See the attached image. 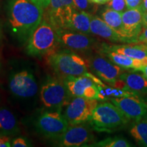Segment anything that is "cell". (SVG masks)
Masks as SVG:
<instances>
[{
	"label": "cell",
	"instance_id": "6da1fadb",
	"mask_svg": "<svg viewBox=\"0 0 147 147\" xmlns=\"http://www.w3.org/2000/svg\"><path fill=\"white\" fill-rule=\"evenodd\" d=\"M43 10L32 0H8L9 28L20 43L27 44L42 21Z\"/></svg>",
	"mask_w": 147,
	"mask_h": 147
},
{
	"label": "cell",
	"instance_id": "7a4b0ae2",
	"mask_svg": "<svg viewBox=\"0 0 147 147\" xmlns=\"http://www.w3.org/2000/svg\"><path fill=\"white\" fill-rule=\"evenodd\" d=\"M47 61L55 73L63 78L84 76L89 69L87 60L68 50H56L47 55Z\"/></svg>",
	"mask_w": 147,
	"mask_h": 147
},
{
	"label": "cell",
	"instance_id": "3957f363",
	"mask_svg": "<svg viewBox=\"0 0 147 147\" xmlns=\"http://www.w3.org/2000/svg\"><path fill=\"white\" fill-rule=\"evenodd\" d=\"M26 45L27 55L37 57L47 56L57 50L60 45L57 29L47 20H42Z\"/></svg>",
	"mask_w": 147,
	"mask_h": 147
},
{
	"label": "cell",
	"instance_id": "277c9868",
	"mask_svg": "<svg viewBox=\"0 0 147 147\" xmlns=\"http://www.w3.org/2000/svg\"><path fill=\"white\" fill-rule=\"evenodd\" d=\"M129 119L119 108L112 102L98 104L88 121L91 127L98 132H113L123 127Z\"/></svg>",
	"mask_w": 147,
	"mask_h": 147
},
{
	"label": "cell",
	"instance_id": "5b68a950",
	"mask_svg": "<svg viewBox=\"0 0 147 147\" xmlns=\"http://www.w3.org/2000/svg\"><path fill=\"white\" fill-rule=\"evenodd\" d=\"M40 100L46 108L60 110L67 106L71 97L63 80L49 78L42 84L40 91Z\"/></svg>",
	"mask_w": 147,
	"mask_h": 147
},
{
	"label": "cell",
	"instance_id": "8992f818",
	"mask_svg": "<svg viewBox=\"0 0 147 147\" xmlns=\"http://www.w3.org/2000/svg\"><path fill=\"white\" fill-rule=\"evenodd\" d=\"M9 91L19 99H30L38 92V85L34 74L28 69L12 72L8 78Z\"/></svg>",
	"mask_w": 147,
	"mask_h": 147
},
{
	"label": "cell",
	"instance_id": "52a82bcc",
	"mask_svg": "<svg viewBox=\"0 0 147 147\" xmlns=\"http://www.w3.org/2000/svg\"><path fill=\"white\" fill-rule=\"evenodd\" d=\"M67 119L62 115L61 110H53L45 112L36 121V129L43 136L54 139L66 131L69 127Z\"/></svg>",
	"mask_w": 147,
	"mask_h": 147
},
{
	"label": "cell",
	"instance_id": "ba28073f",
	"mask_svg": "<svg viewBox=\"0 0 147 147\" xmlns=\"http://www.w3.org/2000/svg\"><path fill=\"white\" fill-rule=\"evenodd\" d=\"M97 105L98 100L95 99L74 97L66 106L63 115L69 125L84 123L90 120Z\"/></svg>",
	"mask_w": 147,
	"mask_h": 147
},
{
	"label": "cell",
	"instance_id": "9c48e42d",
	"mask_svg": "<svg viewBox=\"0 0 147 147\" xmlns=\"http://www.w3.org/2000/svg\"><path fill=\"white\" fill-rule=\"evenodd\" d=\"M48 10V21L56 29H67L76 10L74 0H51Z\"/></svg>",
	"mask_w": 147,
	"mask_h": 147
},
{
	"label": "cell",
	"instance_id": "30bf717a",
	"mask_svg": "<svg viewBox=\"0 0 147 147\" xmlns=\"http://www.w3.org/2000/svg\"><path fill=\"white\" fill-rule=\"evenodd\" d=\"M89 68L101 80L112 86L123 72V68L116 65L110 59L95 55L87 59Z\"/></svg>",
	"mask_w": 147,
	"mask_h": 147
},
{
	"label": "cell",
	"instance_id": "8fae6325",
	"mask_svg": "<svg viewBox=\"0 0 147 147\" xmlns=\"http://www.w3.org/2000/svg\"><path fill=\"white\" fill-rule=\"evenodd\" d=\"M93 139L91 129L84 123L70 125L65 132L53 139L54 144L61 147L84 146Z\"/></svg>",
	"mask_w": 147,
	"mask_h": 147
},
{
	"label": "cell",
	"instance_id": "7c38bea8",
	"mask_svg": "<svg viewBox=\"0 0 147 147\" xmlns=\"http://www.w3.org/2000/svg\"><path fill=\"white\" fill-rule=\"evenodd\" d=\"M63 82L71 97H82L87 99H98L97 84L86 76H67Z\"/></svg>",
	"mask_w": 147,
	"mask_h": 147
},
{
	"label": "cell",
	"instance_id": "4fadbf2b",
	"mask_svg": "<svg viewBox=\"0 0 147 147\" xmlns=\"http://www.w3.org/2000/svg\"><path fill=\"white\" fill-rule=\"evenodd\" d=\"M110 101L123 113L129 120L138 121L147 115V104L140 95L112 98Z\"/></svg>",
	"mask_w": 147,
	"mask_h": 147
},
{
	"label": "cell",
	"instance_id": "5bb4252c",
	"mask_svg": "<svg viewBox=\"0 0 147 147\" xmlns=\"http://www.w3.org/2000/svg\"><path fill=\"white\" fill-rule=\"evenodd\" d=\"M57 32L60 45L70 50L84 52L91 50L96 45L97 40L89 34L68 29H57Z\"/></svg>",
	"mask_w": 147,
	"mask_h": 147
},
{
	"label": "cell",
	"instance_id": "9a60e30c",
	"mask_svg": "<svg viewBox=\"0 0 147 147\" xmlns=\"http://www.w3.org/2000/svg\"><path fill=\"white\" fill-rule=\"evenodd\" d=\"M144 12L140 8L129 9L122 13L123 29L125 38L131 42H137L142 28Z\"/></svg>",
	"mask_w": 147,
	"mask_h": 147
},
{
	"label": "cell",
	"instance_id": "2e32d148",
	"mask_svg": "<svg viewBox=\"0 0 147 147\" xmlns=\"http://www.w3.org/2000/svg\"><path fill=\"white\" fill-rule=\"evenodd\" d=\"M91 34L113 43H130L127 39L116 32L97 16L91 15Z\"/></svg>",
	"mask_w": 147,
	"mask_h": 147
},
{
	"label": "cell",
	"instance_id": "e0dca14e",
	"mask_svg": "<svg viewBox=\"0 0 147 147\" xmlns=\"http://www.w3.org/2000/svg\"><path fill=\"white\" fill-rule=\"evenodd\" d=\"M101 52L105 55L106 57L113 63L125 69H132L134 70H140L147 65V57L142 59H138L129 57L126 55L119 54L114 51L104 50V49H101Z\"/></svg>",
	"mask_w": 147,
	"mask_h": 147
},
{
	"label": "cell",
	"instance_id": "ac0fdd59",
	"mask_svg": "<svg viewBox=\"0 0 147 147\" xmlns=\"http://www.w3.org/2000/svg\"><path fill=\"white\" fill-rule=\"evenodd\" d=\"M101 49L114 51L138 59H142L147 57V46L144 44L141 45H113L102 44Z\"/></svg>",
	"mask_w": 147,
	"mask_h": 147
},
{
	"label": "cell",
	"instance_id": "d6986e66",
	"mask_svg": "<svg viewBox=\"0 0 147 147\" xmlns=\"http://www.w3.org/2000/svg\"><path fill=\"white\" fill-rule=\"evenodd\" d=\"M91 14L76 9L71 16L67 29L74 32L91 34Z\"/></svg>",
	"mask_w": 147,
	"mask_h": 147
},
{
	"label": "cell",
	"instance_id": "ffe728a7",
	"mask_svg": "<svg viewBox=\"0 0 147 147\" xmlns=\"http://www.w3.org/2000/svg\"><path fill=\"white\" fill-rule=\"evenodd\" d=\"M20 131L18 122L10 110L0 108V135L10 136Z\"/></svg>",
	"mask_w": 147,
	"mask_h": 147
},
{
	"label": "cell",
	"instance_id": "44dd1931",
	"mask_svg": "<svg viewBox=\"0 0 147 147\" xmlns=\"http://www.w3.org/2000/svg\"><path fill=\"white\" fill-rule=\"evenodd\" d=\"M119 78L124 80L131 89L140 96L147 95V79L137 73H123Z\"/></svg>",
	"mask_w": 147,
	"mask_h": 147
},
{
	"label": "cell",
	"instance_id": "7402d4cb",
	"mask_svg": "<svg viewBox=\"0 0 147 147\" xmlns=\"http://www.w3.org/2000/svg\"><path fill=\"white\" fill-rule=\"evenodd\" d=\"M102 18L116 32H117L119 34L123 37L125 38L123 34V21H122V13L117 12L108 8H106L102 11L101 13ZM126 39L127 38H125ZM128 40V39H127ZM130 42L129 40H128Z\"/></svg>",
	"mask_w": 147,
	"mask_h": 147
},
{
	"label": "cell",
	"instance_id": "603a6c76",
	"mask_svg": "<svg viewBox=\"0 0 147 147\" xmlns=\"http://www.w3.org/2000/svg\"><path fill=\"white\" fill-rule=\"evenodd\" d=\"M129 133L138 144L147 146V115L141 120L136 121Z\"/></svg>",
	"mask_w": 147,
	"mask_h": 147
},
{
	"label": "cell",
	"instance_id": "cb8c5ba5",
	"mask_svg": "<svg viewBox=\"0 0 147 147\" xmlns=\"http://www.w3.org/2000/svg\"><path fill=\"white\" fill-rule=\"evenodd\" d=\"M91 146H100V147H129L131 146L130 143L123 138L119 136L110 137L107 138L97 142Z\"/></svg>",
	"mask_w": 147,
	"mask_h": 147
},
{
	"label": "cell",
	"instance_id": "d4e9b609",
	"mask_svg": "<svg viewBox=\"0 0 147 147\" xmlns=\"http://www.w3.org/2000/svg\"><path fill=\"white\" fill-rule=\"evenodd\" d=\"M77 10L87 12L91 14L95 9V3L90 2L89 0H74Z\"/></svg>",
	"mask_w": 147,
	"mask_h": 147
},
{
	"label": "cell",
	"instance_id": "484cf974",
	"mask_svg": "<svg viewBox=\"0 0 147 147\" xmlns=\"http://www.w3.org/2000/svg\"><path fill=\"white\" fill-rule=\"evenodd\" d=\"M107 8L123 13L127 8L125 1V0H110L107 2Z\"/></svg>",
	"mask_w": 147,
	"mask_h": 147
},
{
	"label": "cell",
	"instance_id": "4316f807",
	"mask_svg": "<svg viewBox=\"0 0 147 147\" xmlns=\"http://www.w3.org/2000/svg\"><path fill=\"white\" fill-rule=\"evenodd\" d=\"M28 139L24 137H17L12 141V146L13 147H27L32 146Z\"/></svg>",
	"mask_w": 147,
	"mask_h": 147
},
{
	"label": "cell",
	"instance_id": "83f0119b",
	"mask_svg": "<svg viewBox=\"0 0 147 147\" xmlns=\"http://www.w3.org/2000/svg\"><path fill=\"white\" fill-rule=\"evenodd\" d=\"M126 3L127 9H134L140 8L142 0H125Z\"/></svg>",
	"mask_w": 147,
	"mask_h": 147
},
{
	"label": "cell",
	"instance_id": "f1b7e54d",
	"mask_svg": "<svg viewBox=\"0 0 147 147\" xmlns=\"http://www.w3.org/2000/svg\"><path fill=\"white\" fill-rule=\"evenodd\" d=\"M12 146V141L8 136L0 135V147Z\"/></svg>",
	"mask_w": 147,
	"mask_h": 147
},
{
	"label": "cell",
	"instance_id": "f546056e",
	"mask_svg": "<svg viewBox=\"0 0 147 147\" xmlns=\"http://www.w3.org/2000/svg\"><path fill=\"white\" fill-rule=\"evenodd\" d=\"M137 42L145 44L147 42V27H144V29L141 31L140 34L138 37Z\"/></svg>",
	"mask_w": 147,
	"mask_h": 147
},
{
	"label": "cell",
	"instance_id": "4dcf8cb0",
	"mask_svg": "<svg viewBox=\"0 0 147 147\" xmlns=\"http://www.w3.org/2000/svg\"><path fill=\"white\" fill-rule=\"evenodd\" d=\"M32 1L43 9L47 8L51 3V0H32Z\"/></svg>",
	"mask_w": 147,
	"mask_h": 147
},
{
	"label": "cell",
	"instance_id": "1f68e13d",
	"mask_svg": "<svg viewBox=\"0 0 147 147\" xmlns=\"http://www.w3.org/2000/svg\"><path fill=\"white\" fill-rule=\"evenodd\" d=\"M144 12H147V0H142V2L141 3L140 7Z\"/></svg>",
	"mask_w": 147,
	"mask_h": 147
},
{
	"label": "cell",
	"instance_id": "d6a6232c",
	"mask_svg": "<svg viewBox=\"0 0 147 147\" xmlns=\"http://www.w3.org/2000/svg\"><path fill=\"white\" fill-rule=\"evenodd\" d=\"M142 26L143 27H147V12H144V14H143Z\"/></svg>",
	"mask_w": 147,
	"mask_h": 147
},
{
	"label": "cell",
	"instance_id": "836d02e7",
	"mask_svg": "<svg viewBox=\"0 0 147 147\" xmlns=\"http://www.w3.org/2000/svg\"><path fill=\"white\" fill-rule=\"evenodd\" d=\"M108 2V0H92V3L95 4H105Z\"/></svg>",
	"mask_w": 147,
	"mask_h": 147
},
{
	"label": "cell",
	"instance_id": "e575fe53",
	"mask_svg": "<svg viewBox=\"0 0 147 147\" xmlns=\"http://www.w3.org/2000/svg\"><path fill=\"white\" fill-rule=\"evenodd\" d=\"M140 71H142V75L147 79V65L145 66V67H144L143 68L141 69Z\"/></svg>",
	"mask_w": 147,
	"mask_h": 147
},
{
	"label": "cell",
	"instance_id": "d590c367",
	"mask_svg": "<svg viewBox=\"0 0 147 147\" xmlns=\"http://www.w3.org/2000/svg\"><path fill=\"white\" fill-rule=\"evenodd\" d=\"M2 27H1V21H0V48H1V42H2Z\"/></svg>",
	"mask_w": 147,
	"mask_h": 147
},
{
	"label": "cell",
	"instance_id": "8d00e7d4",
	"mask_svg": "<svg viewBox=\"0 0 147 147\" xmlns=\"http://www.w3.org/2000/svg\"><path fill=\"white\" fill-rule=\"evenodd\" d=\"M1 61H0V73H1Z\"/></svg>",
	"mask_w": 147,
	"mask_h": 147
},
{
	"label": "cell",
	"instance_id": "74e56055",
	"mask_svg": "<svg viewBox=\"0 0 147 147\" xmlns=\"http://www.w3.org/2000/svg\"><path fill=\"white\" fill-rule=\"evenodd\" d=\"M110 1V0H108V1Z\"/></svg>",
	"mask_w": 147,
	"mask_h": 147
}]
</instances>
